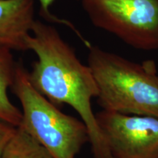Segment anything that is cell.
I'll return each mask as SVG.
<instances>
[{"mask_svg": "<svg viewBox=\"0 0 158 158\" xmlns=\"http://www.w3.org/2000/svg\"><path fill=\"white\" fill-rule=\"evenodd\" d=\"M88 49V65L103 110L158 117V73L153 60L138 63L96 45Z\"/></svg>", "mask_w": 158, "mask_h": 158, "instance_id": "cell-2", "label": "cell"}, {"mask_svg": "<svg viewBox=\"0 0 158 158\" xmlns=\"http://www.w3.org/2000/svg\"><path fill=\"white\" fill-rule=\"evenodd\" d=\"M38 1L40 2V15H42L43 18H44L47 21H48L50 23H59V24L64 25L66 27H68L73 32L76 33L79 38L81 40V41L84 43L86 48H89L91 46V43L86 40L84 39V37H83L81 33L77 29L73 23H71L70 21H69L66 19H61V18L57 17L56 15H55L51 13L50 10V7L52 5L54 0H38Z\"/></svg>", "mask_w": 158, "mask_h": 158, "instance_id": "cell-9", "label": "cell"}, {"mask_svg": "<svg viewBox=\"0 0 158 158\" xmlns=\"http://www.w3.org/2000/svg\"><path fill=\"white\" fill-rule=\"evenodd\" d=\"M96 118L112 158H158V117L102 110Z\"/></svg>", "mask_w": 158, "mask_h": 158, "instance_id": "cell-5", "label": "cell"}, {"mask_svg": "<svg viewBox=\"0 0 158 158\" xmlns=\"http://www.w3.org/2000/svg\"><path fill=\"white\" fill-rule=\"evenodd\" d=\"M2 158H54L36 140L21 127L6 147Z\"/></svg>", "mask_w": 158, "mask_h": 158, "instance_id": "cell-8", "label": "cell"}, {"mask_svg": "<svg viewBox=\"0 0 158 158\" xmlns=\"http://www.w3.org/2000/svg\"><path fill=\"white\" fill-rule=\"evenodd\" d=\"M12 89L22 106L19 126L54 158H76L89 135L84 122L60 111L31 84L29 72L17 63Z\"/></svg>", "mask_w": 158, "mask_h": 158, "instance_id": "cell-3", "label": "cell"}, {"mask_svg": "<svg viewBox=\"0 0 158 158\" xmlns=\"http://www.w3.org/2000/svg\"><path fill=\"white\" fill-rule=\"evenodd\" d=\"M92 24L142 51L158 50V0H81Z\"/></svg>", "mask_w": 158, "mask_h": 158, "instance_id": "cell-4", "label": "cell"}, {"mask_svg": "<svg viewBox=\"0 0 158 158\" xmlns=\"http://www.w3.org/2000/svg\"><path fill=\"white\" fill-rule=\"evenodd\" d=\"M27 49L37 57L29 77L33 86L54 104H68L86 126L94 158H112L92 108L98 88L89 65L53 26L35 20L27 38Z\"/></svg>", "mask_w": 158, "mask_h": 158, "instance_id": "cell-1", "label": "cell"}, {"mask_svg": "<svg viewBox=\"0 0 158 158\" xmlns=\"http://www.w3.org/2000/svg\"><path fill=\"white\" fill-rule=\"evenodd\" d=\"M35 21V0H0V48L28 50Z\"/></svg>", "mask_w": 158, "mask_h": 158, "instance_id": "cell-6", "label": "cell"}, {"mask_svg": "<svg viewBox=\"0 0 158 158\" xmlns=\"http://www.w3.org/2000/svg\"><path fill=\"white\" fill-rule=\"evenodd\" d=\"M11 50L0 48V120L19 127L22 119V111L10 100L7 89L12 87L16 64Z\"/></svg>", "mask_w": 158, "mask_h": 158, "instance_id": "cell-7", "label": "cell"}, {"mask_svg": "<svg viewBox=\"0 0 158 158\" xmlns=\"http://www.w3.org/2000/svg\"><path fill=\"white\" fill-rule=\"evenodd\" d=\"M16 127L0 120V158H2L6 147L16 132Z\"/></svg>", "mask_w": 158, "mask_h": 158, "instance_id": "cell-10", "label": "cell"}]
</instances>
